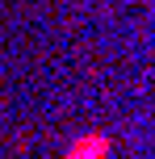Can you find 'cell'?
Returning <instances> with one entry per match:
<instances>
[{"label":"cell","instance_id":"cell-1","mask_svg":"<svg viewBox=\"0 0 155 159\" xmlns=\"http://www.w3.org/2000/svg\"><path fill=\"white\" fill-rule=\"evenodd\" d=\"M113 151V138L101 134V130H88V134H75L71 147L63 151V159H109Z\"/></svg>","mask_w":155,"mask_h":159}]
</instances>
